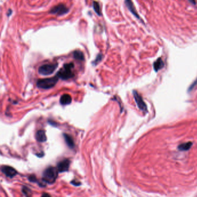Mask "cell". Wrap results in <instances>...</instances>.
Masks as SVG:
<instances>
[{"label": "cell", "instance_id": "14", "mask_svg": "<svg viewBox=\"0 0 197 197\" xmlns=\"http://www.w3.org/2000/svg\"><path fill=\"white\" fill-rule=\"evenodd\" d=\"M64 139L65 140V142L67 143V144L68 145V146L70 148H73L74 147V142L73 138L68 134H64Z\"/></svg>", "mask_w": 197, "mask_h": 197}, {"label": "cell", "instance_id": "7", "mask_svg": "<svg viewBox=\"0 0 197 197\" xmlns=\"http://www.w3.org/2000/svg\"><path fill=\"white\" fill-rule=\"evenodd\" d=\"M70 161L69 160L65 159L59 162L57 165V169L59 172H64L68 170L70 168Z\"/></svg>", "mask_w": 197, "mask_h": 197}, {"label": "cell", "instance_id": "1", "mask_svg": "<svg viewBox=\"0 0 197 197\" xmlns=\"http://www.w3.org/2000/svg\"><path fill=\"white\" fill-rule=\"evenodd\" d=\"M74 64L73 63L65 64L63 68L57 73L56 76L62 80H68L74 76Z\"/></svg>", "mask_w": 197, "mask_h": 197}, {"label": "cell", "instance_id": "3", "mask_svg": "<svg viewBox=\"0 0 197 197\" xmlns=\"http://www.w3.org/2000/svg\"><path fill=\"white\" fill-rule=\"evenodd\" d=\"M58 81V77L55 76L52 78L39 79L36 82V86L39 89H50L55 87Z\"/></svg>", "mask_w": 197, "mask_h": 197}, {"label": "cell", "instance_id": "18", "mask_svg": "<svg viewBox=\"0 0 197 197\" xmlns=\"http://www.w3.org/2000/svg\"><path fill=\"white\" fill-rule=\"evenodd\" d=\"M23 193L27 196V197H30L31 196V191L25 187H24L23 188Z\"/></svg>", "mask_w": 197, "mask_h": 197}, {"label": "cell", "instance_id": "6", "mask_svg": "<svg viewBox=\"0 0 197 197\" xmlns=\"http://www.w3.org/2000/svg\"><path fill=\"white\" fill-rule=\"evenodd\" d=\"M133 95L136 104L137 105V106L138 107L139 109L145 113H147L148 112L147 105L145 103L142 97L139 95V93L135 90L133 91Z\"/></svg>", "mask_w": 197, "mask_h": 197}, {"label": "cell", "instance_id": "8", "mask_svg": "<svg viewBox=\"0 0 197 197\" xmlns=\"http://www.w3.org/2000/svg\"><path fill=\"white\" fill-rule=\"evenodd\" d=\"M2 172L10 178L13 177L17 174V171L13 168L9 166H3L2 167Z\"/></svg>", "mask_w": 197, "mask_h": 197}, {"label": "cell", "instance_id": "17", "mask_svg": "<svg viewBox=\"0 0 197 197\" xmlns=\"http://www.w3.org/2000/svg\"><path fill=\"white\" fill-rule=\"evenodd\" d=\"M102 55H101V54L98 55L97 56V58H95V60L94 61V62L93 63V64H94V65H96L97 64H98V63L102 60Z\"/></svg>", "mask_w": 197, "mask_h": 197}, {"label": "cell", "instance_id": "21", "mask_svg": "<svg viewBox=\"0 0 197 197\" xmlns=\"http://www.w3.org/2000/svg\"><path fill=\"white\" fill-rule=\"evenodd\" d=\"M41 197H51V196L49 194H47V193H44L42 195Z\"/></svg>", "mask_w": 197, "mask_h": 197}, {"label": "cell", "instance_id": "20", "mask_svg": "<svg viewBox=\"0 0 197 197\" xmlns=\"http://www.w3.org/2000/svg\"><path fill=\"white\" fill-rule=\"evenodd\" d=\"M71 183H72V184H73V185H80V183H79V182H76V181H75V180H73V181H72V182H71Z\"/></svg>", "mask_w": 197, "mask_h": 197}, {"label": "cell", "instance_id": "19", "mask_svg": "<svg viewBox=\"0 0 197 197\" xmlns=\"http://www.w3.org/2000/svg\"><path fill=\"white\" fill-rule=\"evenodd\" d=\"M28 179H29V180L31 181V182H35L36 181V177H35V175H33V174L30 175V176H29Z\"/></svg>", "mask_w": 197, "mask_h": 197}, {"label": "cell", "instance_id": "9", "mask_svg": "<svg viewBox=\"0 0 197 197\" xmlns=\"http://www.w3.org/2000/svg\"><path fill=\"white\" fill-rule=\"evenodd\" d=\"M60 102V104L63 105L70 104L72 102V97L68 94H64L61 97Z\"/></svg>", "mask_w": 197, "mask_h": 197}, {"label": "cell", "instance_id": "12", "mask_svg": "<svg viewBox=\"0 0 197 197\" xmlns=\"http://www.w3.org/2000/svg\"><path fill=\"white\" fill-rule=\"evenodd\" d=\"M125 2H126V5H127L128 8L129 9V10L131 12H132V13L134 15H135L136 17H137L138 18H139V19L140 17H139V16H138L137 12H136L135 8V7H134V6L132 2L131 1H126Z\"/></svg>", "mask_w": 197, "mask_h": 197}, {"label": "cell", "instance_id": "10", "mask_svg": "<svg viewBox=\"0 0 197 197\" xmlns=\"http://www.w3.org/2000/svg\"><path fill=\"white\" fill-rule=\"evenodd\" d=\"M36 139L39 142H44L47 140V136L44 130H38L36 133Z\"/></svg>", "mask_w": 197, "mask_h": 197}, {"label": "cell", "instance_id": "13", "mask_svg": "<svg viewBox=\"0 0 197 197\" xmlns=\"http://www.w3.org/2000/svg\"><path fill=\"white\" fill-rule=\"evenodd\" d=\"M73 57L76 60H80V61H83L84 60V56L83 53L80 51V50H76L73 53Z\"/></svg>", "mask_w": 197, "mask_h": 197}, {"label": "cell", "instance_id": "16", "mask_svg": "<svg viewBox=\"0 0 197 197\" xmlns=\"http://www.w3.org/2000/svg\"><path fill=\"white\" fill-rule=\"evenodd\" d=\"M93 8H94V11L96 12V13L98 15H99V16L101 15V9H100V4L98 2H95V1L93 2Z\"/></svg>", "mask_w": 197, "mask_h": 197}, {"label": "cell", "instance_id": "5", "mask_svg": "<svg viewBox=\"0 0 197 197\" xmlns=\"http://www.w3.org/2000/svg\"><path fill=\"white\" fill-rule=\"evenodd\" d=\"M68 12H69V9L66 7V5L63 4H60L51 8L49 13L52 15H57L59 16H61L67 13Z\"/></svg>", "mask_w": 197, "mask_h": 197}, {"label": "cell", "instance_id": "15", "mask_svg": "<svg viewBox=\"0 0 197 197\" xmlns=\"http://www.w3.org/2000/svg\"><path fill=\"white\" fill-rule=\"evenodd\" d=\"M192 146V142H187L183 144H181L179 146L178 149L180 150L185 151L188 150Z\"/></svg>", "mask_w": 197, "mask_h": 197}, {"label": "cell", "instance_id": "2", "mask_svg": "<svg viewBox=\"0 0 197 197\" xmlns=\"http://www.w3.org/2000/svg\"><path fill=\"white\" fill-rule=\"evenodd\" d=\"M58 169L55 167H49L43 173V180L49 184H53L58 177Z\"/></svg>", "mask_w": 197, "mask_h": 197}, {"label": "cell", "instance_id": "4", "mask_svg": "<svg viewBox=\"0 0 197 197\" xmlns=\"http://www.w3.org/2000/svg\"><path fill=\"white\" fill-rule=\"evenodd\" d=\"M58 67V64H45L41 65L38 68V73L44 76H47L52 74Z\"/></svg>", "mask_w": 197, "mask_h": 197}, {"label": "cell", "instance_id": "11", "mask_svg": "<svg viewBox=\"0 0 197 197\" xmlns=\"http://www.w3.org/2000/svg\"><path fill=\"white\" fill-rule=\"evenodd\" d=\"M164 67V63L161 58H158L156 62L154 63V69L156 72L162 69Z\"/></svg>", "mask_w": 197, "mask_h": 197}]
</instances>
